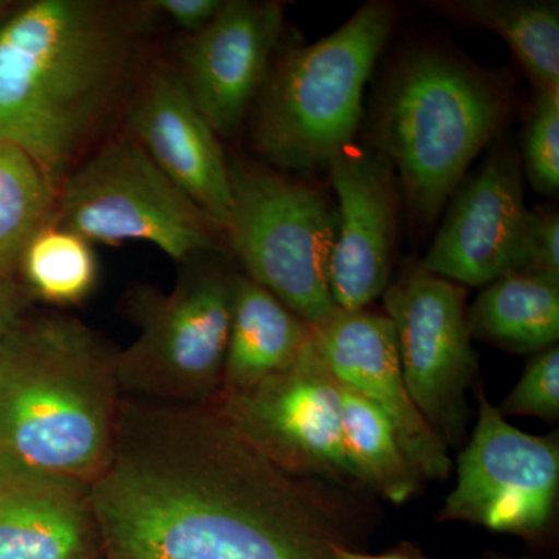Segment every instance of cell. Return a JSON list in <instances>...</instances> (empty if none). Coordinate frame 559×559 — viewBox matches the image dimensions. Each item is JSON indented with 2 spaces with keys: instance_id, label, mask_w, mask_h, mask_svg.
<instances>
[{
  "instance_id": "2e32d148",
  "label": "cell",
  "mask_w": 559,
  "mask_h": 559,
  "mask_svg": "<svg viewBox=\"0 0 559 559\" xmlns=\"http://www.w3.org/2000/svg\"><path fill=\"white\" fill-rule=\"evenodd\" d=\"M128 135L221 230H226L231 207L229 159L178 69L157 64L150 70L132 103Z\"/></svg>"
},
{
  "instance_id": "484cf974",
  "label": "cell",
  "mask_w": 559,
  "mask_h": 559,
  "mask_svg": "<svg viewBox=\"0 0 559 559\" xmlns=\"http://www.w3.org/2000/svg\"><path fill=\"white\" fill-rule=\"evenodd\" d=\"M513 274L559 282V218L554 209L528 210Z\"/></svg>"
},
{
  "instance_id": "d6986e66",
  "label": "cell",
  "mask_w": 559,
  "mask_h": 559,
  "mask_svg": "<svg viewBox=\"0 0 559 559\" xmlns=\"http://www.w3.org/2000/svg\"><path fill=\"white\" fill-rule=\"evenodd\" d=\"M471 337L511 353H539L559 340V282L507 274L489 283L471 305Z\"/></svg>"
},
{
  "instance_id": "7c38bea8",
  "label": "cell",
  "mask_w": 559,
  "mask_h": 559,
  "mask_svg": "<svg viewBox=\"0 0 559 559\" xmlns=\"http://www.w3.org/2000/svg\"><path fill=\"white\" fill-rule=\"evenodd\" d=\"M337 197L329 283L336 308L366 310L390 285L401 205L399 179L373 148L349 145L331 160Z\"/></svg>"
},
{
  "instance_id": "44dd1931",
  "label": "cell",
  "mask_w": 559,
  "mask_h": 559,
  "mask_svg": "<svg viewBox=\"0 0 559 559\" xmlns=\"http://www.w3.org/2000/svg\"><path fill=\"white\" fill-rule=\"evenodd\" d=\"M340 384L342 432L355 480L390 502H407L418 491L421 474L385 415L360 393Z\"/></svg>"
},
{
  "instance_id": "7402d4cb",
  "label": "cell",
  "mask_w": 559,
  "mask_h": 559,
  "mask_svg": "<svg viewBox=\"0 0 559 559\" xmlns=\"http://www.w3.org/2000/svg\"><path fill=\"white\" fill-rule=\"evenodd\" d=\"M57 197L27 153L0 142V274L13 275L32 238L53 223Z\"/></svg>"
},
{
  "instance_id": "f546056e",
  "label": "cell",
  "mask_w": 559,
  "mask_h": 559,
  "mask_svg": "<svg viewBox=\"0 0 559 559\" xmlns=\"http://www.w3.org/2000/svg\"><path fill=\"white\" fill-rule=\"evenodd\" d=\"M484 559H527V558H511L502 554H487Z\"/></svg>"
},
{
  "instance_id": "9c48e42d",
  "label": "cell",
  "mask_w": 559,
  "mask_h": 559,
  "mask_svg": "<svg viewBox=\"0 0 559 559\" xmlns=\"http://www.w3.org/2000/svg\"><path fill=\"white\" fill-rule=\"evenodd\" d=\"M479 418L457 462V484L441 521L468 522L489 532L535 540L546 533L559 488L557 436L514 428L479 392Z\"/></svg>"
},
{
  "instance_id": "603a6c76",
  "label": "cell",
  "mask_w": 559,
  "mask_h": 559,
  "mask_svg": "<svg viewBox=\"0 0 559 559\" xmlns=\"http://www.w3.org/2000/svg\"><path fill=\"white\" fill-rule=\"evenodd\" d=\"M28 296L72 307L87 299L97 285L98 263L90 241L51 223L28 242L20 260Z\"/></svg>"
},
{
  "instance_id": "8992f818",
  "label": "cell",
  "mask_w": 559,
  "mask_h": 559,
  "mask_svg": "<svg viewBox=\"0 0 559 559\" xmlns=\"http://www.w3.org/2000/svg\"><path fill=\"white\" fill-rule=\"evenodd\" d=\"M231 207L226 234L246 277L314 329L336 310L330 293L336 207L311 183L229 160Z\"/></svg>"
},
{
  "instance_id": "4316f807",
  "label": "cell",
  "mask_w": 559,
  "mask_h": 559,
  "mask_svg": "<svg viewBox=\"0 0 559 559\" xmlns=\"http://www.w3.org/2000/svg\"><path fill=\"white\" fill-rule=\"evenodd\" d=\"M224 0H151L150 11L164 14L183 32L193 35L216 16Z\"/></svg>"
},
{
  "instance_id": "ba28073f",
  "label": "cell",
  "mask_w": 559,
  "mask_h": 559,
  "mask_svg": "<svg viewBox=\"0 0 559 559\" xmlns=\"http://www.w3.org/2000/svg\"><path fill=\"white\" fill-rule=\"evenodd\" d=\"M53 223L91 245L150 242L178 264L216 250L221 230L128 134L91 151L70 171Z\"/></svg>"
},
{
  "instance_id": "277c9868",
  "label": "cell",
  "mask_w": 559,
  "mask_h": 559,
  "mask_svg": "<svg viewBox=\"0 0 559 559\" xmlns=\"http://www.w3.org/2000/svg\"><path fill=\"white\" fill-rule=\"evenodd\" d=\"M509 114L498 81L462 58L419 47L396 62L374 98L371 148L395 167L415 223H436Z\"/></svg>"
},
{
  "instance_id": "e0dca14e",
  "label": "cell",
  "mask_w": 559,
  "mask_h": 559,
  "mask_svg": "<svg viewBox=\"0 0 559 559\" xmlns=\"http://www.w3.org/2000/svg\"><path fill=\"white\" fill-rule=\"evenodd\" d=\"M0 559H106L91 485L0 455Z\"/></svg>"
},
{
  "instance_id": "4dcf8cb0",
  "label": "cell",
  "mask_w": 559,
  "mask_h": 559,
  "mask_svg": "<svg viewBox=\"0 0 559 559\" xmlns=\"http://www.w3.org/2000/svg\"><path fill=\"white\" fill-rule=\"evenodd\" d=\"M9 5L10 3L9 2H2V0H0V14L3 13V11H5L7 9H9Z\"/></svg>"
},
{
  "instance_id": "7a4b0ae2",
  "label": "cell",
  "mask_w": 559,
  "mask_h": 559,
  "mask_svg": "<svg viewBox=\"0 0 559 559\" xmlns=\"http://www.w3.org/2000/svg\"><path fill=\"white\" fill-rule=\"evenodd\" d=\"M148 7L33 0L0 14V142L60 191L128 90Z\"/></svg>"
},
{
  "instance_id": "d4e9b609",
  "label": "cell",
  "mask_w": 559,
  "mask_h": 559,
  "mask_svg": "<svg viewBox=\"0 0 559 559\" xmlns=\"http://www.w3.org/2000/svg\"><path fill=\"white\" fill-rule=\"evenodd\" d=\"M502 417H535L555 421L559 418L558 345L536 353L516 388L496 407Z\"/></svg>"
},
{
  "instance_id": "3957f363",
  "label": "cell",
  "mask_w": 559,
  "mask_h": 559,
  "mask_svg": "<svg viewBox=\"0 0 559 559\" xmlns=\"http://www.w3.org/2000/svg\"><path fill=\"white\" fill-rule=\"evenodd\" d=\"M117 353L73 316H25L0 353V455L94 484L116 444Z\"/></svg>"
},
{
  "instance_id": "52a82bcc",
  "label": "cell",
  "mask_w": 559,
  "mask_h": 559,
  "mask_svg": "<svg viewBox=\"0 0 559 559\" xmlns=\"http://www.w3.org/2000/svg\"><path fill=\"white\" fill-rule=\"evenodd\" d=\"M168 294L135 301L139 336L117 353L121 393L165 404H213L223 389L238 274L216 250L180 264Z\"/></svg>"
},
{
  "instance_id": "5b68a950",
  "label": "cell",
  "mask_w": 559,
  "mask_h": 559,
  "mask_svg": "<svg viewBox=\"0 0 559 559\" xmlns=\"http://www.w3.org/2000/svg\"><path fill=\"white\" fill-rule=\"evenodd\" d=\"M395 13L369 2L336 32L272 61L253 105V148L282 170L329 168L362 116L364 90L392 33Z\"/></svg>"
},
{
  "instance_id": "9a60e30c",
  "label": "cell",
  "mask_w": 559,
  "mask_h": 559,
  "mask_svg": "<svg viewBox=\"0 0 559 559\" xmlns=\"http://www.w3.org/2000/svg\"><path fill=\"white\" fill-rule=\"evenodd\" d=\"M311 336L336 380L385 415L423 479H448L452 471L448 447L411 399L401 370L395 330L388 316L367 308H336L311 329Z\"/></svg>"
},
{
  "instance_id": "83f0119b",
  "label": "cell",
  "mask_w": 559,
  "mask_h": 559,
  "mask_svg": "<svg viewBox=\"0 0 559 559\" xmlns=\"http://www.w3.org/2000/svg\"><path fill=\"white\" fill-rule=\"evenodd\" d=\"M28 293L13 275L0 274V353L25 319Z\"/></svg>"
},
{
  "instance_id": "f1b7e54d",
  "label": "cell",
  "mask_w": 559,
  "mask_h": 559,
  "mask_svg": "<svg viewBox=\"0 0 559 559\" xmlns=\"http://www.w3.org/2000/svg\"><path fill=\"white\" fill-rule=\"evenodd\" d=\"M336 554L340 559H415L407 554L367 555L348 546H337Z\"/></svg>"
},
{
  "instance_id": "30bf717a",
  "label": "cell",
  "mask_w": 559,
  "mask_h": 559,
  "mask_svg": "<svg viewBox=\"0 0 559 559\" xmlns=\"http://www.w3.org/2000/svg\"><path fill=\"white\" fill-rule=\"evenodd\" d=\"M213 404L286 473L355 480L342 432L341 384L312 336L285 370Z\"/></svg>"
},
{
  "instance_id": "ac0fdd59",
  "label": "cell",
  "mask_w": 559,
  "mask_h": 559,
  "mask_svg": "<svg viewBox=\"0 0 559 559\" xmlns=\"http://www.w3.org/2000/svg\"><path fill=\"white\" fill-rule=\"evenodd\" d=\"M310 340L304 320L255 282L238 275L221 395L248 390L285 370Z\"/></svg>"
},
{
  "instance_id": "8fae6325",
  "label": "cell",
  "mask_w": 559,
  "mask_h": 559,
  "mask_svg": "<svg viewBox=\"0 0 559 559\" xmlns=\"http://www.w3.org/2000/svg\"><path fill=\"white\" fill-rule=\"evenodd\" d=\"M382 296L411 399L447 447L457 443L477 370L465 288L418 266Z\"/></svg>"
},
{
  "instance_id": "6da1fadb",
  "label": "cell",
  "mask_w": 559,
  "mask_h": 559,
  "mask_svg": "<svg viewBox=\"0 0 559 559\" xmlns=\"http://www.w3.org/2000/svg\"><path fill=\"white\" fill-rule=\"evenodd\" d=\"M91 495L106 559H340L337 546H348L300 477L216 404L123 396Z\"/></svg>"
},
{
  "instance_id": "4fadbf2b",
  "label": "cell",
  "mask_w": 559,
  "mask_h": 559,
  "mask_svg": "<svg viewBox=\"0 0 559 559\" xmlns=\"http://www.w3.org/2000/svg\"><path fill=\"white\" fill-rule=\"evenodd\" d=\"M283 27L278 2L224 0L180 47L178 72L218 138H231L266 81Z\"/></svg>"
},
{
  "instance_id": "ffe728a7",
  "label": "cell",
  "mask_w": 559,
  "mask_h": 559,
  "mask_svg": "<svg viewBox=\"0 0 559 559\" xmlns=\"http://www.w3.org/2000/svg\"><path fill=\"white\" fill-rule=\"evenodd\" d=\"M468 24L495 32L509 44L536 90L559 87V10L539 0H441L432 3Z\"/></svg>"
},
{
  "instance_id": "cb8c5ba5",
  "label": "cell",
  "mask_w": 559,
  "mask_h": 559,
  "mask_svg": "<svg viewBox=\"0 0 559 559\" xmlns=\"http://www.w3.org/2000/svg\"><path fill=\"white\" fill-rule=\"evenodd\" d=\"M533 189L544 197L559 190V87L538 91L522 145V162Z\"/></svg>"
},
{
  "instance_id": "5bb4252c",
  "label": "cell",
  "mask_w": 559,
  "mask_h": 559,
  "mask_svg": "<svg viewBox=\"0 0 559 559\" xmlns=\"http://www.w3.org/2000/svg\"><path fill=\"white\" fill-rule=\"evenodd\" d=\"M527 212L520 156L498 146L452 194L447 218L419 266L460 286L489 285L513 274Z\"/></svg>"
}]
</instances>
